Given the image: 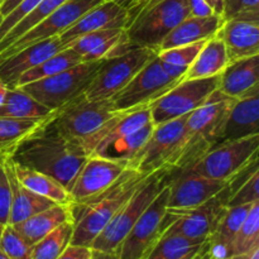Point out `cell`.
I'll list each match as a JSON object with an SVG mask.
<instances>
[{
	"label": "cell",
	"mask_w": 259,
	"mask_h": 259,
	"mask_svg": "<svg viewBox=\"0 0 259 259\" xmlns=\"http://www.w3.org/2000/svg\"><path fill=\"white\" fill-rule=\"evenodd\" d=\"M224 22L225 20L223 19L222 15L218 14L205 18H186L167 34V37L159 45L158 51L210 39L217 35Z\"/></svg>",
	"instance_id": "obj_24"
},
{
	"label": "cell",
	"mask_w": 259,
	"mask_h": 259,
	"mask_svg": "<svg viewBox=\"0 0 259 259\" xmlns=\"http://www.w3.org/2000/svg\"><path fill=\"white\" fill-rule=\"evenodd\" d=\"M223 19L259 22V0H224Z\"/></svg>",
	"instance_id": "obj_40"
},
{
	"label": "cell",
	"mask_w": 259,
	"mask_h": 259,
	"mask_svg": "<svg viewBox=\"0 0 259 259\" xmlns=\"http://www.w3.org/2000/svg\"><path fill=\"white\" fill-rule=\"evenodd\" d=\"M45 120L46 119H14L0 116V157L9 156L13 148Z\"/></svg>",
	"instance_id": "obj_36"
},
{
	"label": "cell",
	"mask_w": 259,
	"mask_h": 259,
	"mask_svg": "<svg viewBox=\"0 0 259 259\" xmlns=\"http://www.w3.org/2000/svg\"><path fill=\"white\" fill-rule=\"evenodd\" d=\"M218 90L233 99L259 93V56L228 63L219 75Z\"/></svg>",
	"instance_id": "obj_21"
},
{
	"label": "cell",
	"mask_w": 259,
	"mask_h": 259,
	"mask_svg": "<svg viewBox=\"0 0 259 259\" xmlns=\"http://www.w3.org/2000/svg\"><path fill=\"white\" fill-rule=\"evenodd\" d=\"M128 168L124 162L103 156H89L70 189L72 202L93 197L115 184Z\"/></svg>",
	"instance_id": "obj_16"
},
{
	"label": "cell",
	"mask_w": 259,
	"mask_h": 259,
	"mask_svg": "<svg viewBox=\"0 0 259 259\" xmlns=\"http://www.w3.org/2000/svg\"><path fill=\"white\" fill-rule=\"evenodd\" d=\"M232 194L233 189L229 182L217 196L199 206L191 209H167L163 218V233L180 234L190 239L206 242L217 229Z\"/></svg>",
	"instance_id": "obj_6"
},
{
	"label": "cell",
	"mask_w": 259,
	"mask_h": 259,
	"mask_svg": "<svg viewBox=\"0 0 259 259\" xmlns=\"http://www.w3.org/2000/svg\"><path fill=\"white\" fill-rule=\"evenodd\" d=\"M103 3V0H66L47 18L38 23L35 27L28 30L25 34L18 38L15 42L3 52H0V61L5 60L13 53L23 50V48L32 46L34 43L50 39L53 37H60L65 30H67L76 20L82 17L86 12L93 9L94 7Z\"/></svg>",
	"instance_id": "obj_15"
},
{
	"label": "cell",
	"mask_w": 259,
	"mask_h": 259,
	"mask_svg": "<svg viewBox=\"0 0 259 259\" xmlns=\"http://www.w3.org/2000/svg\"><path fill=\"white\" fill-rule=\"evenodd\" d=\"M190 17L187 0H162L139 14L125 29L129 43L158 52L162 40Z\"/></svg>",
	"instance_id": "obj_8"
},
{
	"label": "cell",
	"mask_w": 259,
	"mask_h": 259,
	"mask_svg": "<svg viewBox=\"0 0 259 259\" xmlns=\"http://www.w3.org/2000/svg\"><path fill=\"white\" fill-rule=\"evenodd\" d=\"M195 259H218L217 255H215L214 253H212L211 248H210L209 240H207L206 244H205V247L202 248L201 252H200L199 254H197V257L195 258Z\"/></svg>",
	"instance_id": "obj_47"
},
{
	"label": "cell",
	"mask_w": 259,
	"mask_h": 259,
	"mask_svg": "<svg viewBox=\"0 0 259 259\" xmlns=\"http://www.w3.org/2000/svg\"><path fill=\"white\" fill-rule=\"evenodd\" d=\"M66 0H42L27 17L23 18L18 24H15L7 34L4 35L2 40H0V52L9 47L13 42L22 37L23 34L32 29L33 27L42 22L45 18H47L51 13L55 12L61 4H63Z\"/></svg>",
	"instance_id": "obj_38"
},
{
	"label": "cell",
	"mask_w": 259,
	"mask_h": 259,
	"mask_svg": "<svg viewBox=\"0 0 259 259\" xmlns=\"http://www.w3.org/2000/svg\"><path fill=\"white\" fill-rule=\"evenodd\" d=\"M187 115L154 125L148 141L132 159L128 168L149 175L162 167H171L184 139Z\"/></svg>",
	"instance_id": "obj_12"
},
{
	"label": "cell",
	"mask_w": 259,
	"mask_h": 259,
	"mask_svg": "<svg viewBox=\"0 0 259 259\" xmlns=\"http://www.w3.org/2000/svg\"><path fill=\"white\" fill-rule=\"evenodd\" d=\"M128 23V15L121 5L114 2H103L78 18L67 30L60 35V40L67 48L75 39L86 33L111 28H124Z\"/></svg>",
	"instance_id": "obj_18"
},
{
	"label": "cell",
	"mask_w": 259,
	"mask_h": 259,
	"mask_svg": "<svg viewBox=\"0 0 259 259\" xmlns=\"http://www.w3.org/2000/svg\"><path fill=\"white\" fill-rule=\"evenodd\" d=\"M234 100L215 90L201 106L187 115L184 139L172 162V168H186L220 143L223 128Z\"/></svg>",
	"instance_id": "obj_3"
},
{
	"label": "cell",
	"mask_w": 259,
	"mask_h": 259,
	"mask_svg": "<svg viewBox=\"0 0 259 259\" xmlns=\"http://www.w3.org/2000/svg\"><path fill=\"white\" fill-rule=\"evenodd\" d=\"M174 169L171 167H162L153 174L148 175L146 181L119 209L109 224L104 228L103 232L94 240L90 245L91 249L96 252L116 253L121 242L125 239L139 217L166 186L169 175L174 172Z\"/></svg>",
	"instance_id": "obj_4"
},
{
	"label": "cell",
	"mask_w": 259,
	"mask_h": 259,
	"mask_svg": "<svg viewBox=\"0 0 259 259\" xmlns=\"http://www.w3.org/2000/svg\"><path fill=\"white\" fill-rule=\"evenodd\" d=\"M153 128V123L147 124L143 128L138 129V131L123 137L119 141L114 142L108 148L104 149L99 156L106 157V158L110 159H116V161L124 162L126 166H129L132 159L138 154V152L143 148L146 142L148 141Z\"/></svg>",
	"instance_id": "obj_34"
},
{
	"label": "cell",
	"mask_w": 259,
	"mask_h": 259,
	"mask_svg": "<svg viewBox=\"0 0 259 259\" xmlns=\"http://www.w3.org/2000/svg\"><path fill=\"white\" fill-rule=\"evenodd\" d=\"M206 40L201 42L191 43V45L180 46V47L168 48V50L158 51L157 57L161 62L163 70L171 76L172 78L177 81H181L186 71L194 62L196 56L199 55L200 50L202 48L204 43Z\"/></svg>",
	"instance_id": "obj_33"
},
{
	"label": "cell",
	"mask_w": 259,
	"mask_h": 259,
	"mask_svg": "<svg viewBox=\"0 0 259 259\" xmlns=\"http://www.w3.org/2000/svg\"><path fill=\"white\" fill-rule=\"evenodd\" d=\"M60 38L53 37L23 48L5 60L0 61V80L9 89L15 88L17 81L24 72L35 67L55 53L63 50Z\"/></svg>",
	"instance_id": "obj_19"
},
{
	"label": "cell",
	"mask_w": 259,
	"mask_h": 259,
	"mask_svg": "<svg viewBox=\"0 0 259 259\" xmlns=\"http://www.w3.org/2000/svg\"><path fill=\"white\" fill-rule=\"evenodd\" d=\"M259 134V93L235 99L223 128L220 143Z\"/></svg>",
	"instance_id": "obj_22"
},
{
	"label": "cell",
	"mask_w": 259,
	"mask_h": 259,
	"mask_svg": "<svg viewBox=\"0 0 259 259\" xmlns=\"http://www.w3.org/2000/svg\"><path fill=\"white\" fill-rule=\"evenodd\" d=\"M205 2L211 7V9L214 10L215 14L218 15L223 14V5H224V0H205Z\"/></svg>",
	"instance_id": "obj_48"
},
{
	"label": "cell",
	"mask_w": 259,
	"mask_h": 259,
	"mask_svg": "<svg viewBox=\"0 0 259 259\" xmlns=\"http://www.w3.org/2000/svg\"><path fill=\"white\" fill-rule=\"evenodd\" d=\"M228 63L229 60L224 43L215 35L204 43L182 80H197L218 76L224 71Z\"/></svg>",
	"instance_id": "obj_27"
},
{
	"label": "cell",
	"mask_w": 259,
	"mask_h": 259,
	"mask_svg": "<svg viewBox=\"0 0 259 259\" xmlns=\"http://www.w3.org/2000/svg\"><path fill=\"white\" fill-rule=\"evenodd\" d=\"M217 37L224 43L229 62L259 56V22L227 20Z\"/></svg>",
	"instance_id": "obj_20"
},
{
	"label": "cell",
	"mask_w": 259,
	"mask_h": 259,
	"mask_svg": "<svg viewBox=\"0 0 259 259\" xmlns=\"http://www.w3.org/2000/svg\"><path fill=\"white\" fill-rule=\"evenodd\" d=\"M104 60L105 58L91 62H80L57 75L19 88L39 101L42 105L47 106L50 110L56 111L66 105L68 101L83 94L98 73Z\"/></svg>",
	"instance_id": "obj_5"
},
{
	"label": "cell",
	"mask_w": 259,
	"mask_h": 259,
	"mask_svg": "<svg viewBox=\"0 0 259 259\" xmlns=\"http://www.w3.org/2000/svg\"><path fill=\"white\" fill-rule=\"evenodd\" d=\"M51 116L22 139L9 157L14 163L57 180L70 192L88 156L80 144L65 138L58 132L51 121Z\"/></svg>",
	"instance_id": "obj_1"
},
{
	"label": "cell",
	"mask_w": 259,
	"mask_h": 259,
	"mask_svg": "<svg viewBox=\"0 0 259 259\" xmlns=\"http://www.w3.org/2000/svg\"><path fill=\"white\" fill-rule=\"evenodd\" d=\"M3 163H4L5 174H7L10 186V211L8 224H18V223L23 222V220L28 219V218L33 217V215L38 214V212L43 211V210L48 209L56 204L52 200L25 189L18 181L9 156H4Z\"/></svg>",
	"instance_id": "obj_23"
},
{
	"label": "cell",
	"mask_w": 259,
	"mask_h": 259,
	"mask_svg": "<svg viewBox=\"0 0 259 259\" xmlns=\"http://www.w3.org/2000/svg\"><path fill=\"white\" fill-rule=\"evenodd\" d=\"M8 89L9 88H8V86L5 85L2 80H0V105H2L3 101H4V98H5V95H7Z\"/></svg>",
	"instance_id": "obj_50"
},
{
	"label": "cell",
	"mask_w": 259,
	"mask_h": 259,
	"mask_svg": "<svg viewBox=\"0 0 259 259\" xmlns=\"http://www.w3.org/2000/svg\"><path fill=\"white\" fill-rule=\"evenodd\" d=\"M187 4H189L190 17L205 18L215 14L214 10L205 0H187Z\"/></svg>",
	"instance_id": "obj_45"
},
{
	"label": "cell",
	"mask_w": 259,
	"mask_h": 259,
	"mask_svg": "<svg viewBox=\"0 0 259 259\" xmlns=\"http://www.w3.org/2000/svg\"><path fill=\"white\" fill-rule=\"evenodd\" d=\"M204 247H205V245H204ZM204 247H202V248H204ZM200 252H201V250H200ZM200 252L195 253V254H191V255H187V257H186V258H184V259H195V258L197 257V254H199Z\"/></svg>",
	"instance_id": "obj_54"
},
{
	"label": "cell",
	"mask_w": 259,
	"mask_h": 259,
	"mask_svg": "<svg viewBox=\"0 0 259 259\" xmlns=\"http://www.w3.org/2000/svg\"><path fill=\"white\" fill-rule=\"evenodd\" d=\"M10 158V157H9ZM12 161V159H10ZM13 169L17 176L18 181L34 194L40 195L43 197L52 200L53 202L60 205H70L72 202L70 192L67 191L63 185H61L57 180L42 174V172L34 171L28 167L20 166L12 161Z\"/></svg>",
	"instance_id": "obj_28"
},
{
	"label": "cell",
	"mask_w": 259,
	"mask_h": 259,
	"mask_svg": "<svg viewBox=\"0 0 259 259\" xmlns=\"http://www.w3.org/2000/svg\"><path fill=\"white\" fill-rule=\"evenodd\" d=\"M93 254L94 250L90 247L70 244L58 255L57 259H91Z\"/></svg>",
	"instance_id": "obj_44"
},
{
	"label": "cell",
	"mask_w": 259,
	"mask_h": 259,
	"mask_svg": "<svg viewBox=\"0 0 259 259\" xmlns=\"http://www.w3.org/2000/svg\"><path fill=\"white\" fill-rule=\"evenodd\" d=\"M258 147L259 134L237 141L223 142L184 169L207 179L229 182L238 172L258 157Z\"/></svg>",
	"instance_id": "obj_10"
},
{
	"label": "cell",
	"mask_w": 259,
	"mask_h": 259,
	"mask_svg": "<svg viewBox=\"0 0 259 259\" xmlns=\"http://www.w3.org/2000/svg\"><path fill=\"white\" fill-rule=\"evenodd\" d=\"M67 222H72L68 205L55 204L13 227L30 245H33Z\"/></svg>",
	"instance_id": "obj_26"
},
{
	"label": "cell",
	"mask_w": 259,
	"mask_h": 259,
	"mask_svg": "<svg viewBox=\"0 0 259 259\" xmlns=\"http://www.w3.org/2000/svg\"><path fill=\"white\" fill-rule=\"evenodd\" d=\"M4 227H5V225L0 223V237H2V233H3V230H4Z\"/></svg>",
	"instance_id": "obj_56"
},
{
	"label": "cell",
	"mask_w": 259,
	"mask_h": 259,
	"mask_svg": "<svg viewBox=\"0 0 259 259\" xmlns=\"http://www.w3.org/2000/svg\"><path fill=\"white\" fill-rule=\"evenodd\" d=\"M73 223L67 222L32 245L29 259H57L71 244Z\"/></svg>",
	"instance_id": "obj_37"
},
{
	"label": "cell",
	"mask_w": 259,
	"mask_h": 259,
	"mask_svg": "<svg viewBox=\"0 0 259 259\" xmlns=\"http://www.w3.org/2000/svg\"><path fill=\"white\" fill-rule=\"evenodd\" d=\"M219 88V75L197 80H182L149 105L153 125L192 113Z\"/></svg>",
	"instance_id": "obj_11"
},
{
	"label": "cell",
	"mask_w": 259,
	"mask_h": 259,
	"mask_svg": "<svg viewBox=\"0 0 259 259\" xmlns=\"http://www.w3.org/2000/svg\"><path fill=\"white\" fill-rule=\"evenodd\" d=\"M206 242L190 239L180 234L163 233L144 259H184L200 252Z\"/></svg>",
	"instance_id": "obj_32"
},
{
	"label": "cell",
	"mask_w": 259,
	"mask_h": 259,
	"mask_svg": "<svg viewBox=\"0 0 259 259\" xmlns=\"http://www.w3.org/2000/svg\"><path fill=\"white\" fill-rule=\"evenodd\" d=\"M91 259H119L116 253H105V252H96L94 250L93 258Z\"/></svg>",
	"instance_id": "obj_49"
},
{
	"label": "cell",
	"mask_w": 259,
	"mask_h": 259,
	"mask_svg": "<svg viewBox=\"0 0 259 259\" xmlns=\"http://www.w3.org/2000/svg\"><path fill=\"white\" fill-rule=\"evenodd\" d=\"M0 259H10V258L8 257V255L5 254V253H3L2 250H0Z\"/></svg>",
	"instance_id": "obj_55"
},
{
	"label": "cell",
	"mask_w": 259,
	"mask_h": 259,
	"mask_svg": "<svg viewBox=\"0 0 259 259\" xmlns=\"http://www.w3.org/2000/svg\"><path fill=\"white\" fill-rule=\"evenodd\" d=\"M156 56L151 48L134 46L123 55L105 58L83 95L89 100L111 99Z\"/></svg>",
	"instance_id": "obj_9"
},
{
	"label": "cell",
	"mask_w": 259,
	"mask_h": 259,
	"mask_svg": "<svg viewBox=\"0 0 259 259\" xmlns=\"http://www.w3.org/2000/svg\"><path fill=\"white\" fill-rule=\"evenodd\" d=\"M147 177L148 175L126 168L115 184L103 192L82 201L71 202L68 205L73 223L71 244L90 247Z\"/></svg>",
	"instance_id": "obj_2"
},
{
	"label": "cell",
	"mask_w": 259,
	"mask_h": 259,
	"mask_svg": "<svg viewBox=\"0 0 259 259\" xmlns=\"http://www.w3.org/2000/svg\"><path fill=\"white\" fill-rule=\"evenodd\" d=\"M3 158L4 157H0V223L7 225L9 222L10 211V186L5 174Z\"/></svg>",
	"instance_id": "obj_42"
},
{
	"label": "cell",
	"mask_w": 259,
	"mask_h": 259,
	"mask_svg": "<svg viewBox=\"0 0 259 259\" xmlns=\"http://www.w3.org/2000/svg\"><path fill=\"white\" fill-rule=\"evenodd\" d=\"M55 111L42 105L20 88L8 89L0 105V116L14 119H47Z\"/></svg>",
	"instance_id": "obj_30"
},
{
	"label": "cell",
	"mask_w": 259,
	"mask_h": 259,
	"mask_svg": "<svg viewBox=\"0 0 259 259\" xmlns=\"http://www.w3.org/2000/svg\"><path fill=\"white\" fill-rule=\"evenodd\" d=\"M249 258H250V254H247V255H230V257L223 258V259H249Z\"/></svg>",
	"instance_id": "obj_52"
},
{
	"label": "cell",
	"mask_w": 259,
	"mask_h": 259,
	"mask_svg": "<svg viewBox=\"0 0 259 259\" xmlns=\"http://www.w3.org/2000/svg\"><path fill=\"white\" fill-rule=\"evenodd\" d=\"M179 82L163 70L156 56L110 100L116 111L149 106Z\"/></svg>",
	"instance_id": "obj_13"
},
{
	"label": "cell",
	"mask_w": 259,
	"mask_h": 259,
	"mask_svg": "<svg viewBox=\"0 0 259 259\" xmlns=\"http://www.w3.org/2000/svg\"><path fill=\"white\" fill-rule=\"evenodd\" d=\"M124 42H128L124 28H111L86 33L73 40L68 47L81 56L82 62L109 58L113 51Z\"/></svg>",
	"instance_id": "obj_25"
},
{
	"label": "cell",
	"mask_w": 259,
	"mask_h": 259,
	"mask_svg": "<svg viewBox=\"0 0 259 259\" xmlns=\"http://www.w3.org/2000/svg\"><path fill=\"white\" fill-rule=\"evenodd\" d=\"M103 2H114V3H116V4L121 5L123 8H125L131 0H103Z\"/></svg>",
	"instance_id": "obj_51"
},
{
	"label": "cell",
	"mask_w": 259,
	"mask_h": 259,
	"mask_svg": "<svg viewBox=\"0 0 259 259\" xmlns=\"http://www.w3.org/2000/svg\"><path fill=\"white\" fill-rule=\"evenodd\" d=\"M249 259H259V249L254 250V252L250 254V258Z\"/></svg>",
	"instance_id": "obj_53"
},
{
	"label": "cell",
	"mask_w": 259,
	"mask_h": 259,
	"mask_svg": "<svg viewBox=\"0 0 259 259\" xmlns=\"http://www.w3.org/2000/svg\"><path fill=\"white\" fill-rule=\"evenodd\" d=\"M0 250L10 259H29L32 245L14 229L7 224L0 237Z\"/></svg>",
	"instance_id": "obj_39"
},
{
	"label": "cell",
	"mask_w": 259,
	"mask_h": 259,
	"mask_svg": "<svg viewBox=\"0 0 259 259\" xmlns=\"http://www.w3.org/2000/svg\"><path fill=\"white\" fill-rule=\"evenodd\" d=\"M259 169L253 172L244 182L239 185L230 195L227 207L239 206V205H252L259 201Z\"/></svg>",
	"instance_id": "obj_41"
},
{
	"label": "cell",
	"mask_w": 259,
	"mask_h": 259,
	"mask_svg": "<svg viewBox=\"0 0 259 259\" xmlns=\"http://www.w3.org/2000/svg\"><path fill=\"white\" fill-rule=\"evenodd\" d=\"M257 249H259V201L252 205L249 214L235 234L228 249V257L252 254Z\"/></svg>",
	"instance_id": "obj_35"
},
{
	"label": "cell",
	"mask_w": 259,
	"mask_h": 259,
	"mask_svg": "<svg viewBox=\"0 0 259 259\" xmlns=\"http://www.w3.org/2000/svg\"><path fill=\"white\" fill-rule=\"evenodd\" d=\"M159 2H162V0H131L128 3V5L124 8L126 12V15H128V23H126L125 29L139 14H142V13L146 12L147 9H149V8H152Z\"/></svg>",
	"instance_id": "obj_43"
},
{
	"label": "cell",
	"mask_w": 259,
	"mask_h": 259,
	"mask_svg": "<svg viewBox=\"0 0 259 259\" xmlns=\"http://www.w3.org/2000/svg\"><path fill=\"white\" fill-rule=\"evenodd\" d=\"M168 194L167 182L121 242L116 250L119 259H144L148 255L164 232L163 218L167 211Z\"/></svg>",
	"instance_id": "obj_14"
},
{
	"label": "cell",
	"mask_w": 259,
	"mask_h": 259,
	"mask_svg": "<svg viewBox=\"0 0 259 259\" xmlns=\"http://www.w3.org/2000/svg\"><path fill=\"white\" fill-rule=\"evenodd\" d=\"M121 111L114 109L110 99L89 100L83 94L57 109L51 121L65 138L80 143L103 124Z\"/></svg>",
	"instance_id": "obj_7"
},
{
	"label": "cell",
	"mask_w": 259,
	"mask_h": 259,
	"mask_svg": "<svg viewBox=\"0 0 259 259\" xmlns=\"http://www.w3.org/2000/svg\"><path fill=\"white\" fill-rule=\"evenodd\" d=\"M253 205V204H252ZM252 205H239V206L227 207L220 218L211 237L209 238L210 248L218 259L228 257V249L234 239L235 234L242 227L243 222L249 214Z\"/></svg>",
	"instance_id": "obj_29"
},
{
	"label": "cell",
	"mask_w": 259,
	"mask_h": 259,
	"mask_svg": "<svg viewBox=\"0 0 259 259\" xmlns=\"http://www.w3.org/2000/svg\"><path fill=\"white\" fill-rule=\"evenodd\" d=\"M20 2L22 0H4L0 5V18H4L5 15L9 14Z\"/></svg>",
	"instance_id": "obj_46"
},
{
	"label": "cell",
	"mask_w": 259,
	"mask_h": 259,
	"mask_svg": "<svg viewBox=\"0 0 259 259\" xmlns=\"http://www.w3.org/2000/svg\"><path fill=\"white\" fill-rule=\"evenodd\" d=\"M228 184V181L207 179L187 169H180L179 176L168 179L167 209H191L199 206L217 196Z\"/></svg>",
	"instance_id": "obj_17"
},
{
	"label": "cell",
	"mask_w": 259,
	"mask_h": 259,
	"mask_svg": "<svg viewBox=\"0 0 259 259\" xmlns=\"http://www.w3.org/2000/svg\"><path fill=\"white\" fill-rule=\"evenodd\" d=\"M80 62H82V58H81V56L78 53L71 50L70 47L63 48L62 51L55 53L51 57H48L47 60L38 63L35 67L30 68L29 71L23 73L19 77V80L17 81L15 88H19V86L34 82V81L57 75V73L62 72V71L68 70V68L78 65Z\"/></svg>",
	"instance_id": "obj_31"
},
{
	"label": "cell",
	"mask_w": 259,
	"mask_h": 259,
	"mask_svg": "<svg viewBox=\"0 0 259 259\" xmlns=\"http://www.w3.org/2000/svg\"><path fill=\"white\" fill-rule=\"evenodd\" d=\"M3 2H4V0H0V5H2V3H3Z\"/></svg>",
	"instance_id": "obj_57"
}]
</instances>
